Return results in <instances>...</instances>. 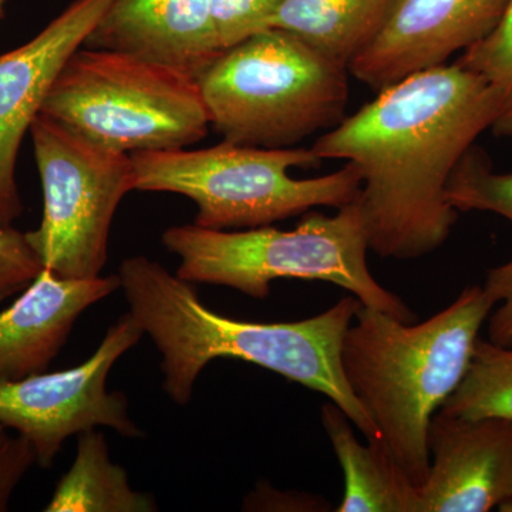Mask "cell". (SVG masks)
Masks as SVG:
<instances>
[{
    "label": "cell",
    "mask_w": 512,
    "mask_h": 512,
    "mask_svg": "<svg viewBox=\"0 0 512 512\" xmlns=\"http://www.w3.org/2000/svg\"><path fill=\"white\" fill-rule=\"evenodd\" d=\"M497 113L487 83L447 63L379 90L311 148L322 161L359 168L370 251L410 261L450 237L458 211L446 197L448 180L477 138L493 128Z\"/></svg>",
    "instance_id": "cell-1"
},
{
    "label": "cell",
    "mask_w": 512,
    "mask_h": 512,
    "mask_svg": "<svg viewBox=\"0 0 512 512\" xmlns=\"http://www.w3.org/2000/svg\"><path fill=\"white\" fill-rule=\"evenodd\" d=\"M119 276L131 315L163 356V389L178 406L191 402L195 382L212 360H244L325 394L367 441L380 440L340 360L343 339L363 305L356 296L298 322H244L211 311L191 282L147 256L123 261Z\"/></svg>",
    "instance_id": "cell-2"
},
{
    "label": "cell",
    "mask_w": 512,
    "mask_h": 512,
    "mask_svg": "<svg viewBox=\"0 0 512 512\" xmlns=\"http://www.w3.org/2000/svg\"><path fill=\"white\" fill-rule=\"evenodd\" d=\"M495 303L468 286L421 323L363 306L342 343L343 375L384 451L417 488L429 476L431 419L456 392Z\"/></svg>",
    "instance_id": "cell-3"
},
{
    "label": "cell",
    "mask_w": 512,
    "mask_h": 512,
    "mask_svg": "<svg viewBox=\"0 0 512 512\" xmlns=\"http://www.w3.org/2000/svg\"><path fill=\"white\" fill-rule=\"evenodd\" d=\"M164 247L180 258L175 275L191 284L227 286L265 299L278 279L329 282L363 306L403 322L416 315L376 281L367 264L365 221L359 197L335 215L311 212L291 231L265 225L247 231L180 225L165 229Z\"/></svg>",
    "instance_id": "cell-4"
},
{
    "label": "cell",
    "mask_w": 512,
    "mask_h": 512,
    "mask_svg": "<svg viewBox=\"0 0 512 512\" xmlns=\"http://www.w3.org/2000/svg\"><path fill=\"white\" fill-rule=\"evenodd\" d=\"M348 74L346 64L268 28L224 50L197 80L225 141L286 148L345 119Z\"/></svg>",
    "instance_id": "cell-5"
},
{
    "label": "cell",
    "mask_w": 512,
    "mask_h": 512,
    "mask_svg": "<svg viewBox=\"0 0 512 512\" xmlns=\"http://www.w3.org/2000/svg\"><path fill=\"white\" fill-rule=\"evenodd\" d=\"M136 190L174 192L197 205L195 225L258 228L316 207L338 208L362 190L356 164L322 177L296 180L292 168L318 167L312 148H264L222 141L201 150L134 151Z\"/></svg>",
    "instance_id": "cell-6"
},
{
    "label": "cell",
    "mask_w": 512,
    "mask_h": 512,
    "mask_svg": "<svg viewBox=\"0 0 512 512\" xmlns=\"http://www.w3.org/2000/svg\"><path fill=\"white\" fill-rule=\"evenodd\" d=\"M40 113L130 154L192 146L211 127L194 76L89 46L64 64Z\"/></svg>",
    "instance_id": "cell-7"
},
{
    "label": "cell",
    "mask_w": 512,
    "mask_h": 512,
    "mask_svg": "<svg viewBox=\"0 0 512 512\" xmlns=\"http://www.w3.org/2000/svg\"><path fill=\"white\" fill-rule=\"evenodd\" d=\"M43 190L39 228L25 232L43 268L62 278L100 276L121 200L136 190L131 154L40 113L30 127Z\"/></svg>",
    "instance_id": "cell-8"
},
{
    "label": "cell",
    "mask_w": 512,
    "mask_h": 512,
    "mask_svg": "<svg viewBox=\"0 0 512 512\" xmlns=\"http://www.w3.org/2000/svg\"><path fill=\"white\" fill-rule=\"evenodd\" d=\"M143 335L134 316L124 313L82 365L18 380L0 379V423L32 444L36 464L42 468L53 466L64 441L96 427L140 439L144 433L131 420L126 394L109 392L107 377Z\"/></svg>",
    "instance_id": "cell-9"
},
{
    "label": "cell",
    "mask_w": 512,
    "mask_h": 512,
    "mask_svg": "<svg viewBox=\"0 0 512 512\" xmlns=\"http://www.w3.org/2000/svg\"><path fill=\"white\" fill-rule=\"evenodd\" d=\"M113 0H74L39 35L0 56V225L23 212L16 163L23 138L42 111L64 64L84 46Z\"/></svg>",
    "instance_id": "cell-10"
},
{
    "label": "cell",
    "mask_w": 512,
    "mask_h": 512,
    "mask_svg": "<svg viewBox=\"0 0 512 512\" xmlns=\"http://www.w3.org/2000/svg\"><path fill=\"white\" fill-rule=\"evenodd\" d=\"M510 0H396L386 22L349 63V73L370 89L447 64L456 53L490 35Z\"/></svg>",
    "instance_id": "cell-11"
},
{
    "label": "cell",
    "mask_w": 512,
    "mask_h": 512,
    "mask_svg": "<svg viewBox=\"0 0 512 512\" xmlns=\"http://www.w3.org/2000/svg\"><path fill=\"white\" fill-rule=\"evenodd\" d=\"M420 512H488L512 497V421L437 412Z\"/></svg>",
    "instance_id": "cell-12"
},
{
    "label": "cell",
    "mask_w": 512,
    "mask_h": 512,
    "mask_svg": "<svg viewBox=\"0 0 512 512\" xmlns=\"http://www.w3.org/2000/svg\"><path fill=\"white\" fill-rule=\"evenodd\" d=\"M84 46L198 76L224 52L211 0H113Z\"/></svg>",
    "instance_id": "cell-13"
},
{
    "label": "cell",
    "mask_w": 512,
    "mask_h": 512,
    "mask_svg": "<svg viewBox=\"0 0 512 512\" xmlns=\"http://www.w3.org/2000/svg\"><path fill=\"white\" fill-rule=\"evenodd\" d=\"M121 288L120 276L70 279L43 268L0 312V379L46 372L87 308Z\"/></svg>",
    "instance_id": "cell-14"
},
{
    "label": "cell",
    "mask_w": 512,
    "mask_h": 512,
    "mask_svg": "<svg viewBox=\"0 0 512 512\" xmlns=\"http://www.w3.org/2000/svg\"><path fill=\"white\" fill-rule=\"evenodd\" d=\"M322 424L345 476L338 512H420L419 488L379 441L363 446L335 403L322 407Z\"/></svg>",
    "instance_id": "cell-15"
},
{
    "label": "cell",
    "mask_w": 512,
    "mask_h": 512,
    "mask_svg": "<svg viewBox=\"0 0 512 512\" xmlns=\"http://www.w3.org/2000/svg\"><path fill=\"white\" fill-rule=\"evenodd\" d=\"M396 0H284L268 28L285 30L346 64L380 32Z\"/></svg>",
    "instance_id": "cell-16"
},
{
    "label": "cell",
    "mask_w": 512,
    "mask_h": 512,
    "mask_svg": "<svg viewBox=\"0 0 512 512\" xmlns=\"http://www.w3.org/2000/svg\"><path fill=\"white\" fill-rule=\"evenodd\" d=\"M156 498L133 490L126 470L110 460L104 434L83 431L77 440L76 458L49 503L46 512H154Z\"/></svg>",
    "instance_id": "cell-17"
},
{
    "label": "cell",
    "mask_w": 512,
    "mask_h": 512,
    "mask_svg": "<svg viewBox=\"0 0 512 512\" xmlns=\"http://www.w3.org/2000/svg\"><path fill=\"white\" fill-rule=\"evenodd\" d=\"M440 412L481 419L512 421V345L478 339L467 375Z\"/></svg>",
    "instance_id": "cell-18"
},
{
    "label": "cell",
    "mask_w": 512,
    "mask_h": 512,
    "mask_svg": "<svg viewBox=\"0 0 512 512\" xmlns=\"http://www.w3.org/2000/svg\"><path fill=\"white\" fill-rule=\"evenodd\" d=\"M446 197L458 212H493L512 224V173L494 171L483 148L471 147L458 161Z\"/></svg>",
    "instance_id": "cell-19"
},
{
    "label": "cell",
    "mask_w": 512,
    "mask_h": 512,
    "mask_svg": "<svg viewBox=\"0 0 512 512\" xmlns=\"http://www.w3.org/2000/svg\"><path fill=\"white\" fill-rule=\"evenodd\" d=\"M457 63L493 90L498 109L491 128L495 136L512 137V0L497 28L461 53Z\"/></svg>",
    "instance_id": "cell-20"
},
{
    "label": "cell",
    "mask_w": 512,
    "mask_h": 512,
    "mask_svg": "<svg viewBox=\"0 0 512 512\" xmlns=\"http://www.w3.org/2000/svg\"><path fill=\"white\" fill-rule=\"evenodd\" d=\"M282 3L284 0H211L212 19L222 49L268 29Z\"/></svg>",
    "instance_id": "cell-21"
},
{
    "label": "cell",
    "mask_w": 512,
    "mask_h": 512,
    "mask_svg": "<svg viewBox=\"0 0 512 512\" xmlns=\"http://www.w3.org/2000/svg\"><path fill=\"white\" fill-rule=\"evenodd\" d=\"M42 269L25 234L0 225V303L25 291Z\"/></svg>",
    "instance_id": "cell-22"
},
{
    "label": "cell",
    "mask_w": 512,
    "mask_h": 512,
    "mask_svg": "<svg viewBox=\"0 0 512 512\" xmlns=\"http://www.w3.org/2000/svg\"><path fill=\"white\" fill-rule=\"evenodd\" d=\"M33 464L36 453L32 444L0 423V512L9 511L13 493Z\"/></svg>",
    "instance_id": "cell-23"
},
{
    "label": "cell",
    "mask_w": 512,
    "mask_h": 512,
    "mask_svg": "<svg viewBox=\"0 0 512 512\" xmlns=\"http://www.w3.org/2000/svg\"><path fill=\"white\" fill-rule=\"evenodd\" d=\"M498 308L488 316V340L494 345H512V258L490 269L483 286Z\"/></svg>",
    "instance_id": "cell-24"
},
{
    "label": "cell",
    "mask_w": 512,
    "mask_h": 512,
    "mask_svg": "<svg viewBox=\"0 0 512 512\" xmlns=\"http://www.w3.org/2000/svg\"><path fill=\"white\" fill-rule=\"evenodd\" d=\"M500 511H511L512 512V497L510 500L505 501L503 505L500 507Z\"/></svg>",
    "instance_id": "cell-25"
},
{
    "label": "cell",
    "mask_w": 512,
    "mask_h": 512,
    "mask_svg": "<svg viewBox=\"0 0 512 512\" xmlns=\"http://www.w3.org/2000/svg\"><path fill=\"white\" fill-rule=\"evenodd\" d=\"M3 13V0H0V16H2Z\"/></svg>",
    "instance_id": "cell-26"
}]
</instances>
